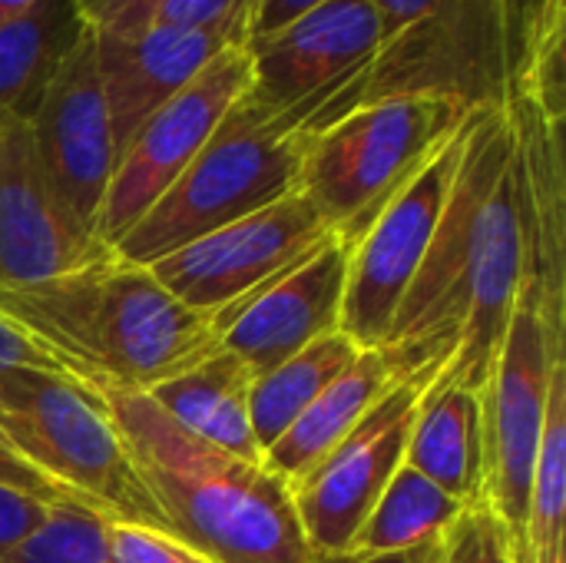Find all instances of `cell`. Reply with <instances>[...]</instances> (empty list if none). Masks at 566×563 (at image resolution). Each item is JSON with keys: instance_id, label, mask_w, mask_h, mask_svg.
Wrapping results in <instances>:
<instances>
[{"instance_id": "cell-37", "label": "cell", "mask_w": 566, "mask_h": 563, "mask_svg": "<svg viewBox=\"0 0 566 563\" xmlns=\"http://www.w3.org/2000/svg\"><path fill=\"white\" fill-rule=\"evenodd\" d=\"M36 0H0V23L3 20H10V17H17V13H23L27 7H33Z\"/></svg>"}, {"instance_id": "cell-17", "label": "cell", "mask_w": 566, "mask_h": 563, "mask_svg": "<svg viewBox=\"0 0 566 563\" xmlns=\"http://www.w3.org/2000/svg\"><path fill=\"white\" fill-rule=\"evenodd\" d=\"M514 129V166L524 229V285L547 325L566 335V149L564 119L534 103H504Z\"/></svg>"}, {"instance_id": "cell-26", "label": "cell", "mask_w": 566, "mask_h": 563, "mask_svg": "<svg viewBox=\"0 0 566 563\" xmlns=\"http://www.w3.org/2000/svg\"><path fill=\"white\" fill-rule=\"evenodd\" d=\"M517 544L488 504H471L441 538L448 563H517Z\"/></svg>"}, {"instance_id": "cell-33", "label": "cell", "mask_w": 566, "mask_h": 563, "mask_svg": "<svg viewBox=\"0 0 566 563\" xmlns=\"http://www.w3.org/2000/svg\"><path fill=\"white\" fill-rule=\"evenodd\" d=\"M50 504L0 488V561L46 518Z\"/></svg>"}, {"instance_id": "cell-27", "label": "cell", "mask_w": 566, "mask_h": 563, "mask_svg": "<svg viewBox=\"0 0 566 563\" xmlns=\"http://www.w3.org/2000/svg\"><path fill=\"white\" fill-rule=\"evenodd\" d=\"M116 563H216L172 531L149 524H106Z\"/></svg>"}, {"instance_id": "cell-13", "label": "cell", "mask_w": 566, "mask_h": 563, "mask_svg": "<svg viewBox=\"0 0 566 563\" xmlns=\"http://www.w3.org/2000/svg\"><path fill=\"white\" fill-rule=\"evenodd\" d=\"M27 129L53 192L96 236V219L116 169V146L90 30L56 70Z\"/></svg>"}, {"instance_id": "cell-12", "label": "cell", "mask_w": 566, "mask_h": 563, "mask_svg": "<svg viewBox=\"0 0 566 563\" xmlns=\"http://www.w3.org/2000/svg\"><path fill=\"white\" fill-rule=\"evenodd\" d=\"M428 385L395 382L391 392L292 488L295 514L315 554H345L408 455Z\"/></svg>"}, {"instance_id": "cell-21", "label": "cell", "mask_w": 566, "mask_h": 563, "mask_svg": "<svg viewBox=\"0 0 566 563\" xmlns=\"http://www.w3.org/2000/svg\"><path fill=\"white\" fill-rule=\"evenodd\" d=\"M398 378L375 348H365L269 448L265 468L295 484L312 471L395 385Z\"/></svg>"}, {"instance_id": "cell-20", "label": "cell", "mask_w": 566, "mask_h": 563, "mask_svg": "<svg viewBox=\"0 0 566 563\" xmlns=\"http://www.w3.org/2000/svg\"><path fill=\"white\" fill-rule=\"evenodd\" d=\"M86 37L73 0H36L0 23V129L30 126L63 60Z\"/></svg>"}, {"instance_id": "cell-16", "label": "cell", "mask_w": 566, "mask_h": 563, "mask_svg": "<svg viewBox=\"0 0 566 563\" xmlns=\"http://www.w3.org/2000/svg\"><path fill=\"white\" fill-rule=\"evenodd\" d=\"M109 252L60 202L30 129H0V285H33Z\"/></svg>"}, {"instance_id": "cell-4", "label": "cell", "mask_w": 566, "mask_h": 563, "mask_svg": "<svg viewBox=\"0 0 566 563\" xmlns=\"http://www.w3.org/2000/svg\"><path fill=\"white\" fill-rule=\"evenodd\" d=\"M305 146L308 129L262 113L245 93L113 252L153 265L192 239L279 202L298 189Z\"/></svg>"}, {"instance_id": "cell-32", "label": "cell", "mask_w": 566, "mask_h": 563, "mask_svg": "<svg viewBox=\"0 0 566 563\" xmlns=\"http://www.w3.org/2000/svg\"><path fill=\"white\" fill-rule=\"evenodd\" d=\"M252 0H163L149 27H212L222 20H232L239 13H249Z\"/></svg>"}, {"instance_id": "cell-23", "label": "cell", "mask_w": 566, "mask_h": 563, "mask_svg": "<svg viewBox=\"0 0 566 563\" xmlns=\"http://www.w3.org/2000/svg\"><path fill=\"white\" fill-rule=\"evenodd\" d=\"M365 348L348 338L342 329L315 338L282 365H275L265 375H255L252 382V431L265 448L361 355Z\"/></svg>"}, {"instance_id": "cell-14", "label": "cell", "mask_w": 566, "mask_h": 563, "mask_svg": "<svg viewBox=\"0 0 566 563\" xmlns=\"http://www.w3.org/2000/svg\"><path fill=\"white\" fill-rule=\"evenodd\" d=\"M348 275V242L332 232L289 272L212 315L219 345L229 348L252 375H265L315 338L342 325Z\"/></svg>"}, {"instance_id": "cell-39", "label": "cell", "mask_w": 566, "mask_h": 563, "mask_svg": "<svg viewBox=\"0 0 566 563\" xmlns=\"http://www.w3.org/2000/svg\"><path fill=\"white\" fill-rule=\"evenodd\" d=\"M517 563H534V557H531V554L524 551V541L517 544ZM564 563H566V561H564Z\"/></svg>"}, {"instance_id": "cell-31", "label": "cell", "mask_w": 566, "mask_h": 563, "mask_svg": "<svg viewBox=\"0 0 566 563\" xmlns=\"http://www.w3.org/2000/svg\"><path fill=\"white\" fill-rule=\"evenodd\" d=\"M0 488L3 491H17V494H27L33 501H43L50 508L56 504H73L56 484H50L23 455L20 448L7 438V431L0 428Z\"/></svg>"}, {"instance_id": "cell-7", "label": "cell", "mask_w": 566, "mask_h": 563, "mask_svg": "<svg viewBox=\"0 0 566 563\" xmlns=\"http://www.w3.org/2000/svg\"><path fill=\"white\" fill-rule=\"evenodd\" d=\"M385 43V23L371 0H325L285 27L245 40L249 100L275 119L318 129L352 110Z\"/></svg>"}, {"instance_id": "cell-5", "label": "cell", "mask_w": 566, "mask_h": 563, "mask_svg": "<svg viewBox=\"0 0 566 563\" xmlns=\"http://www.w3.org/2000/svg\"><path fill=\"white\" fill-rule=\"evenodd\" d=\"M0 428L73 504L106 524L166 531L123 435L93 388L43 372L0 375Z\"/></svg>"}, {"instance_id": "cell-36", "label": "cell", "mask_w": 566, "mask_h": 563, "mask_svg": "<svg viewBox=\"0 0 566 563\" xmlns=\"http://www.w3.org/2000/svg\"><path fill=\"white\" fill-rule=\"evenodd\" d=\"M424 551H411V554H395V557H378V561H352V557H325V563H421Z\"/></svg>"}, {"instance_id": "cell-11", "label": "cell", "mask_w": 566, "mask_h": 563, "mask_svg": "<svg viewBox=\"0 0 566 563\" xmlns=\"http://www.w3.org/2000/svg\"><path fill=\"white\" fill-rule=\"evenodd\" d=\"M328 236V222L295 189L252 216L192 239L149 269L186 309L212 319L289 272Z\"/></svg>"}, {"instance_id": "cell-35", "label": "cell", "mask_w": 566, "mask_h": 563, "mask_svg": "<svg viewBox=\"0 0 566 563\" xmlns=\"http://www.w3.org/2000/svg\"><path fill=\"white\" fill-rule=\"evenodd\" d=\"M371 7L378 10L381 23H385V40H398L405 30L418 27L434 7L438 0H371ZM385 43V46H388Z\"/></svg>"}, {"instance_id": "cell-2", "label": "cell", "mask_w": 566, "mask_h": 563, "mask_svg": "<svg viewBox=\"0 0 566 563\" xmlns=\"http://www.w3.org/2000/svg\"><path fill=\"white\" fill-rule=\"evenodd\" d=\"M0 312L40 338L86 388L149 392L219 345L149 265L99 259L33 285H0Z\"/></svg>"}, {"instance_id": "cell-10", "label": "cell", "mask_w": 566, "mask_h": 563, "mask_svg": "<svg viewBox=\"0 0 566 563\" xmlns=\"http://www.w3.org/2000/svg\"><path fill=\"white\" fill-rule=\"evenodd\" d=\"M252 60L245 43L222 50L202 73L163 103L126 143L116 159L99 219L96 242L113 249L149 206L179 179V173L209 143L222 116L249 93Z\"/></svg>"}, {"instance_id": "cell-8", "label": "cell", "mask_w": 566, "mask_h": 563, "mask_svg": "<svg viewBox=\"0 0 566 563\" xmlns=\"http://www.w3.org/2000/svg\"><path fill=\"white\" fill-rule=\"evenodd\" d=\"M566 335L554 332L537 299L521 289L481 388L484 408V504L524 541L531 475L547 418V395Z\"/></svg>"}, {"instance_id": "cell-1", "label": "cell", "mask_w": 566, "mask_h": 563, "mask_svg": "<svg viewBox=\"0 0 566 563\" xmlns=\"http://www.w3.org/2000/svg\"><path fill=\"white\" fill-rule=\"evenodd\" d=\"M521 285L514 129L504 106H478L428 256L375 352L398 382L481 392Z\"/></svg>"}, {"instance_id": "cell-22", "label": "cell", "mask_w": 566, "mask_h": 563, "mask_svg": "<svg viewBox=\"0 0 566 563\" xmlns=\"http://www.w3.org/2000/svg\"><path fill=\"white\" fill-rule=\"evenodd\" d=\"M468 508L471 504H461L434 481L418 475L411 465H401L342 557L378 561V557L424 551L438 544Z\"/></svg>"}, {"instance_id": "cell-6", "label": "cell", "mask_w": 566, "mask_h": 563, "mask_svg": "<svg viewBox=\"0 0 566 563\" xmlns=\"http://www.w3.org/2000/svg\"><path fill=\"white\" fill-rule=\"evenodd\" d=\"M468 113V106L428 93L358 103L325 126L308 129L298 192L352 246Z\"/></svg>"}, {"instance_id": "cell-15", "label": "cell", "mask_w": 566, "mask_h": 563, "mask_svg": "<svg viewBox=\"0 0 566 563\" xmlns=\"http://www.w3.org/2000/svg\"><path fill=\"white\" fill-rule=\"evenodd\" d=\"M93 33V30H90ZM249 40V13L212 27H146L139 33H93L96 70L109 110L116 159L136 129L192 83L222 50Z\"/></svg>"}, {"instance_id": "cell-30", "label": "cell", "mask_w": 566, "mask_h": 563, "mask_svg": "<svg viewBox=\"0 0 566 563\" xmlns=\"http://www.w3.org/2000/svg\"><path fill=\"white\" fill-rule=\"evenodd\" d=\"M93 33H139L153 23L163 0H73Z\"/></svg>"}, {"instance_id": "cell-28", "label": "cell", "mask_w": 566, "mask_h": 563, "mask_svg": "<svg viewBox=\"0 0 566 563\" xmlns=\"http://www.w3.org/2000/svg\"><path fill=\"white\" fill-rule=\"evenodd\" d=\"M504 10L517 50V73L534 50L566 37V0H504Z\"/></svg>"}, {"instance_id": "cell-29", "label": "cell", "mask_w": 566, "mask_h": 563, "mask_svg": "<svg viewBox=\"0 0 566 563\" xmlns=\"http://www.w3.org/2000/svg\"><path fill=\"white\" fill-rule=\"evenodd\" d=\"M10 372H43V375H63L80 382L40 338H33L23 325H17L0 312V375Z\"/></svg>"}, {"instance_id": "cell-34", "label": "cell", "mask_w": 566, "mask_h": 563, "mask_svg": "<svg viewBox=\"0 0 566 563\" xmlns=\"http://www.w3.org/2000/svg\"><path fill=\"white\" fill-rule=\"evenodd\" d=\"M325 0H252L249 7V40L265 37L285 23H292L295 17H302L305 10L318 7Z\"/></svg>"}, {"instance_id": "cell-24", "label": "cell", "mask_w": 566, "mask_h": 563, "mask_svg": "<svg viewBox=\"0 0 566 563\" xmlns=\"http://www.w3.org/2000/svg\"><path fill=\"white\" fill-rule=\"evenodd\" d=\"M524 551L534 563L566 561V358L557 362L527 494Z\"/></svg>"}, {"instance_id": "cell-38", "label": "cell", "mask_w": 566, "mask_h": 563, "mask_svg": "<svg viewBox=\"0 0 566 563\" xmlns=\"http://www.w3.org/2000/svg\"><path fill=\"white\" fill-rule=\"evenodd\" d=\"M421 563H448V554H444L441 541H438V544H431V548H424V557H421Z\"/></svg>"}, {"instance_id": "cell-9", "label": "cell", "mask_w": 566, "mask_h": 563, "mask_svg": "<svg viewBox=\"0 0 566 563\" xmlns=\"http://www.w3.org/2000/svg\"><path fill=\"white\" fill-rule=\"evenodd\" d=\"M464 123L424 159V166L375 212V219L348 246L338 329L361 348L381 345L408 285L428 256L461 159Z\"/></svg>"}, {"instance_id": "cell-18", "label": "cell", "mask_w": 566, "mask_h": 563, "mask_svg": "<svg viewBox=\"0 0 566 563\" xmlns=\"http://www.w3.org/2000/svg\"><path fill=\"white\" fill-rule=\"evenodd\" d=\"M252 382L245 362L216 345L199 362L172 378L153 385L146 398L192 438L249 465H265L262 445L252 431Z\"/></svg>"}, {"instance_id": "cell-19", "label": "cell", "mask_w": 566, "mask_h": 563, "mask_svg": "<svg viewBox=\"0 0 566 563\" xmlns=\"http://www.w3.org/2000/svg\"><path fill=\"white\" fill-rule=\"evenodd\" d=\"M405 465L461 504H484V408L464 385L428 388L408 438Z\"/></svg>"}, {"instance_id": "cell-3", "label": "cell", "mask_w": 566, "mask_h": 563, "mask_svg": "<svg viewBox=\"0 0 566 563\" xmlns=\"http://www.w3.org/2000/svg\"><path fill=\"white\" fill-rule=\"evenodd\" d=\"M153 494L166 531L216 563H325L295 514L292 488L169 421L143 392H96Z\"/></svg>"}, {"instance_id": "cell-25", "label": "cell", "mask_w": 566, "mask_h": 563, "mask_svg": "<svg viewBox=\"0 0 566 563\" xmlns=\"http://www.w3.org/2000/svg\"><path fill=\"white\" fill-rule=\"evenodd\" d=\"M0 563H116L106 521L80 504H56Z\"/></svg>"}]
</instances>
